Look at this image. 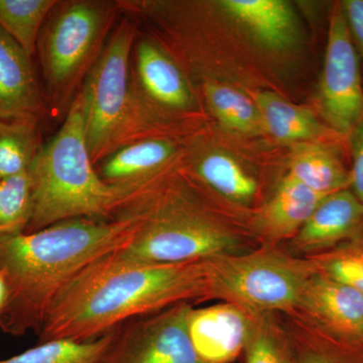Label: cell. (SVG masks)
Segmentation results:
<instances>
[{
	"label": "cell",
	"instance_id": "6da1fadb",
	"mask_svg": "<svg viewBox=\"0 0 363 363\" xmlns=\"http://www.w3.org/2000/svg\"><path fill=\"white\" fill-rule=\"evenodd\" d=\"M114 253L86 267L60 291L37 334L38 343L93 340L131 319L210 291L205 260L145 264Z\"/></svg>",
	"mask_w": 363,
	"mask_h": 363
},
{
	"label": "cell",
	"instance_id": "7a4b0ae2",
	"mask_svg": "<svg viewBox=\"0 0 363 363\" xmlns=\"http://www.w3.org/2000/svg\"><path fill=\"white\" fill-rule=\"evenodd\" d=\"M135 233L130 219L73 218L0 236V272L7 286L0 329L16 337L39 333L64 286L92 262L124 250Z\"/></svg>",
	"mask_w": 363,
	"mask_h": 363
},
{
	"label": "cell",
	"instance_id": "3957f363",
	"mask_svg": "<svg viewBox=\"0 0 363 363\" xmlns=\"http://www.w3.org/2000/svg\"><path fill=\"white\" fill-rule=\"evenodd\" d=\"M30 176L33 210L26 233L73 218L114 220L131 193L108 185L97 174L86 140L81 90L57 135L43 145Z\"/></svg>",
	"mask_w": 363,
	"mask_h": 363
},
{
	"label": "cell",
	"instance_id": "277c9868",
	"mask_svg": "<svg viewBox=\"0 0 363 363\" xmlns=\"http://www.w3.org/2000/svg\"><path fill=\"white\" fill-rule=\"evenodd\" d=\"M116 218L135 222V238L114 253L125 262L178 264L225 255L236 240L167 174L135 189Z\"/></svg>",
	"mask_w": 363,
	"mask_h": 363
},
{
	"label": "cell",
	"instance_id": "5b68a950",
	"mask_svg": "<svg viewBox=\"0 0 363 363\" xmlns=\"http://www.w3.org/2000/svg\"><path fill=\"white\" fill-rule=\"evenodd\" d=\"M121 14L117 0H58L48 16L37 52L55 116L68 112Z\"/></svg>",
	"mask_w": 363,
	"mask_h": 363
},
{
	"label": "cell",
	"instance_id": "8992f818",
	"mask_svg": "<svg viewBox=\"0 0 363 363\" xmlns=\"http://www.w3.org/2000/svg\"><path fill=\"white\" fill-rule=\"evenodd\" d=\"M195 105L175 59L156 40L138 33L131 52L130 111L117 149L143 138H169L167 116L191 113Z\"/></svg>",
	"mask_w": 363,
	"mask_h": 363
},
{
	"label": "cell",
	"instance_id": "52a82bcc",
	"mask_svg": "<svg viewBox=\"0 0 363 363\" xmlns=\"http://www.w3.org/2000/svg\"><path fill=\"white\" fill-rule=\"evenodd\" d=\"M138 33V21L124 14L81 89L86 140L94 166L121 142L130 111L131 52Z\"/></svg>",
	"mask_w": 363,
	"mask_h": 363
},
{
	"label": "cell",
	"instance_id": "ba28073f",
	"mask_svg": "<svg viewBox=\"0 0 363 363\" xmlns=\"http://www.w3.org/2000/svg\"><path fill=\"white\" fill-rule=\"evenodd\" d=\"M205 264L210 290L257 311L301 306L312 277L305 264L272 252L221 255Z\"/></svg>",
	"mask_w": 363,
	"mask_h": 363
},
{
	"label": "cell",
	"instance_id": "9c48e42d",
	"mask_svg": "<svg viewBox=\"0 0 363 363\" xmlns=\"http://www.w3.org/2000/svg\"><path fill=\"white\" fill-rule=\"evenodd\" d=\"M191 309L181 303L116 327L102 363H207L189 336Z\"/></svg>",
	"mask_w": 363,
	"mask_h": 363
},
{
	"label": "cell",
	"instance_id": "30bf717a",
	"mask_svg": "<svg viewBox=\"0 0 363 363\" xmlns=\"http://www.w3.org/2000/svg\"><path fill=\"white\" fill-rule=\"evenodd\" d=\"M319 104L331 130L339 135H350L363 121L359 63L341 6L334 9L329 26Z\"/></svg>",
	"mask_w": 363,
	"mask_h": 363
},
{
	"label": "cell",
	"instance_id": "8fae6325",
	"mask_svg": "<svg viewBox=\"0 0 363 363\" xmlns=\"http://www.w3.org/2000/svg\"><path fill=\"white\" fill-rule=\"evenodd\" d=\"M179 155L174 138H143L114 150L95 168L108 185L133 191L164 175Z\"/></svg>",
	"mask_w": 363,
	"mask_h": 363
},
{
	"label": "cell",
	"instance_id": "7c38bea8",
	"mask_svg": "<svg viewBox=\"0 0 363 363\" xmlns=\"http://www.w3.org/2000/svg\"><path fill=\"white\" fill-rule=\"evenodd\" d=\"M47 111L32 57L0 28V119L40 121Z\"/></svg>",
	"mask_w": 363,
	"mask_h": 363
},
{
	"label": "cell",
	"instance_id": "4fadbf2b",
	"mask_svg": "<svg viewBox=\"0 0 363 363\" xmlns=\"http://www.w3.org/2000/svg\"><path fill=\"white\" fill-rule=\"evenodd\" d=\"M188 332L195 350L207 363H229L245 348L250 331L240 308L218 304L191 309Z\"/></svg>",
	"mask_w": 363,
	"mask_h": 363
},
{
	"label": "cell",
	"instance_id": "5bb4252c",
	"mask_svg": "<svg viewBox=\"0 0 363 363\" xmlns=\"http://www.w3.org/2000/svg\"><path fill=\"white\" fill-rule=\"evenodd\" d=\"M301 306L338 333H363V294L331 277L312 276Z\"/></svg>",
	"mask_w": 363,
	"mask_h": 363
},
{
	"label": "cell",
	"instance_id": "9a60e30c",
	"mask_svg": "<svg viewBox=\"0 0 363 363\" xmlns=\"http://www.w3.org/2000/svg\"><path fill=\"white\" fill-rule=\"evenodd\" d=\"M219 7L272 49L290 47L297 39L292 7L281 0H223Z\"/></svg>",
	"mask_w": 363,
	"mask_h": 363
},
{
	"label": "cell",
	"instance_id": "2e32d148",
	"mask_svg": "<svg viewBox=\"0 0 363 363\" xmlns=\"http://www.w3.org/2000/svg\"><path fill=\"white\" fill-rule=\"evenodd\" d=\"M363 218V204L347 189L326 196L298 234L303 250H317L352 233Z\"/></svg>",
	"mask_w": 363,
	"mask_h": 363
},
{
	"label": "cell",
	"instance_id": "e0dca14e",
	"mask_svg": "<svg viewBox=\"0 0 363 363\" xmlns=\"http://www.w3.org/2000/svg\"><path fill=\"white\" fill-rule=\"evenodd\" d=\"M325 197L286 175L264 207L262 225L274 238L291 235L301 230Z\"/></svg>",
	"mask_w": 363,
	"mask_h": 363
},
{
	"label": "cell",
	"instance_id": "ac0fdd59",
	"mask_svg": "<svg viewBox=\"0 0 363 363\" xmlns=\"http://www.w3.org/2000/svg\"><path fill=\"white\" fill-rule=\"evenodd\" d=\"M288 175L326 196L350 185V174L344 167L340 152L333 145L324 143L298 145L291 160Z\"/></svg>",
	"mask_w": 363,
	"mask_h": 363
},
{
	"label": "cell",
	"instance_id": "d6986e66",
	"mask_svg": "<svg viewBox=\"0 0 363 363\" xmlns=\"http://www.w3.org/2000/svg\"><path fill=\"white\" fill-rule=\"evenodd\" d=\"M262 125L283 142H306L330 135V130L308 109L291 104L269 91L260 92L255 102Z\"/></svg>",
	"mask_w": 363,
	"mask_h": 363
},
{
	"label": "cell",
	"instance_id": "ffe728a7",
	"mask_svg": "<svg viewBox=\"0 0 363 363\" xmlns=\"http://www.w3.org/2000/svg\"><path fill=\"white\" fill-rule=\"evenodd\" d=\"M43 145L38 119H0V179L30 171Z\"/></svg>",
	"mask_w": 363,
	"mask_h": 363
},
{
	"label": "cell",
	"instance_id": "44dd1931",
	"mask_svg": "<svg viewBox=\"0 0 363 363\" xmlns=\"http://www.w3.org/2000/svg\"><path fill=\"white\" fill-rule=\"evenodd\" d=\"M58 0H0V28L30 57L40 30Z\"/></svg>",
	"mask_w": 363,
	"mask_h": 363
},
{
	"label": "cell",
	"instance_id": "7402d4cb",
	"mask_svg": "<svg viewBox=\"0 0 363 363\" xmlns=\"http://www.w3.org/2000/svg\"><path fill=\"white\" fill-rule=\"evenodd\" d=\"M192 169L200 181L224 197L245 201L257 193V182L235 160L222 152L202 155Z\"/></svg>",
	"mask_w": 363,
	"mask_h": 363
},
{
	"label": "cell",
	"instance_id": "603a6c76",
	"mask_svg": "<svg viewBox=\"0 0 363 363\" xmlns=\"http://www.w3.org/2000/svg\"><path fill=\"white\" fill-rule=\"evenodd\" d=\"M202 93L209 111L227 128L250 133L262 125L257 105L240 91L206 80Z\"/></svg>",
	"mask_w": 363,
	"mask_h": 363
},
{
	"label": "cell",
	"instance_id": "cb8c5ba5",
	"mask_svg": "<svg viewBox=\"0 0 363 363\" xmlns=\"http://www.w3.org/2000/svg\"><path fill=\"white\" fill-rule=\"evenodd\" d=\"M112 337L113 330L85 342L52 340L38 343L21 354L0 360V363H102Z\"/></svg>",
	"mask_w": 363,
	"mask_h": 363
},
{
	"label": "cell",
	"instance_id": "d4e9b609",
	"mask_svg": "<svg viewBox=\"0 0 363 363\" xmlns=\"http://www.w3.org/2000/svg\"><path fill=\"white\" fill-rule=\"evenodd\" d=\"M33 210L30 171L0 179V236L26 233Z\"/></svg>",
	"mask_w": 363,
	"mask_h": 363
},
{
	"label": "cell",
	"instance_id": "484cf974",
	"mask_svg": "<svg viewBox=\"0 0 363 363\" xmlns=\"http://www.w3.org/2000/svg\"><path fill=\"white\" fill-rule=\"evenodd\" d=\"M245 352L247 363H291L277 339L264 330L250 335Z\"/></svg>",
	"mask_w": 363,
	"mask_h": 363
},
{
	"label": "cell",
	"instance_id": "4316f807",
	"mask_svg": "<svg viewBox=\"0 0 363 363\" xmlns=\"http://www.w3.org/2000/svg\"><path fill=\"white\" fill-rule=\"evenodd\" d=\"M329 272L332 279L363 294V257L335 260L330 264Z\"/></svg>",
	"mask_w": 363,
	"mask_h": 363
},
{
	"label": "cell",
	"instance_id": "83f0119b",
	"mask_svg": "<svg viewBox=\"0 0 363 363\" xmlns=\"http://www.w3.org/2000/svg\"><path fill=\"white\" fill-rule=\"evenodd\" d=\"M348 136L352 154L350 185L353 186L354 195L363 204V121L353 128Z\"/></svg>",
	"mask_w": 363,
	"mask_h": 363
},
{
	"label": "cell",
	"instance_id": "f1b7e54d",
	"mask_svg": "<svg viewBox=\"0 0 363 363\" xmlns=\"http://www.w3.org/2000/svg\"><path fill=\"white\" fill-rule=\"evenodd\" d=\"M351 37L363 52V0H346L341 4Z\"/></svg>",
	"mask_w": 363,
	"mask_h": 363
},
{
	"label": "cell",
	"instance_id": "f546056e",
	"mask_svg": "<svg viewBox=\"0 0 363 363\" xmlns=\"http://www.w3.org/2000/svg\"><path fill=\"white\" fill-rule=\"evenodd\" d=\"M301 363H338L335 360L327 355L320 354V353H308L303 357Z\"/></svg>",
	"mask_w": 363,
	"mask_h": 363
},
{
	"label": "cell",
	"instance_id": "4dcf8cb0",
	"mask_svg": "<svg viewBox=\"0 0 363 363\" xmlns=\"http://www.w3.org/2000/svg\"><path fill=\"white\" fill-rule=\"evenodd\" d=\"M7 300V286L4 274L0 272V316L6 307Z\"/></svg>",
	"mask_w": 363,
	"mask_h": 363
}]
</instances>
